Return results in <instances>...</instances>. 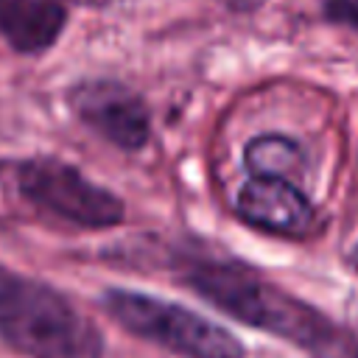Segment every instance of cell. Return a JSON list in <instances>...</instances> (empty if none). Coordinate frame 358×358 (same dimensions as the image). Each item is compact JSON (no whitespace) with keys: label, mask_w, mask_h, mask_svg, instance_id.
Wrapping results in <instances>:
<instances>
[{"label":"cell","mask_w":358,"mask_h":358,"mask_svg":"<svg viewBox=\"0 0 358 358\" xmlns=\"http://www.w3.org/2000/svg\"><path fill=\"white\" fill-rule=\"evenodd\" d=\"M182 282L227 316L271 333L310 358H358V333L241 260L193 257L182 266Z\"/></svg>","instance_id":"6da1fadb"},{"label":"cell","mask_w":358,"mask_h":358,"mask_svg":"<svg viewBox=\"0 0 358 358\" xmlns=\"http://www.w3.org/2000/svg\"><path fill=\"white\" fill-rule=\"evenodd\" d=\"M350 266L358 271V243H355V246H352V252H350Z\"/></svg>","instance_id":"7c38bea8"},{"label":"cell","mask_w":358,"mask_h":358,"mask_svg":"<svg viewBox=\"0 0 358 358\" xmlns=\"http://www.w3.org/2000/svg\"><path fill=\"white\" fill-rule=\"evenodd\" d=\"M235 213L243 224L282 238H302L316 224L310 199L291 179L249 176L235 196Z\"/></svg>","instance_id":"8992f818"},{"label":"cell","mask_w":358,"mask_h":358,"mask_svg":"<svg viewBox=\"0 0 358 358\" xmlns=\"http://www.w3.org/2000/svg\"><path fill=\"white\" fill-rule=\"evenodd\" d=\"M103 313L126 333L173 352L179 358H243V341L213 319L162 299L157 294L131 288H106L101 294Z\"/></svg>","instance_id":"3957f363"},{"label":"cell","mask_w":358,"mask_h":358,"mask_svg":"<svg viewBox=\"0 0 358 358\" xmlns=\"http://www.w3.org/2000/svg\"><path fill=\"white\" fill-rule=\"evenodd\" d=\"M322 11L330 22L358 31V0H324Z\"/></svg>","instance_id":"9c48e42d"},{"label":"cell","mask_w":358,"mask_h":358,"mask_svg":"<svg viewBox=\"0 0 358 358\" xmlns=\"http://www.w3.org/2000/svg\"><path fill=\"white\" fill-rule=\"evenodd\" d=\"M67 106L120 151H140L151 137V112L140 92L117 78H84L67 90Z\"/></svg>","instance_id":"5b68a950"},{"label":"cell","mask_w":358,"mask_h":358,"mask_svg":"<svg viewBox=\"0 0 358 358\" xmlns=\"http://www.w3.org/2000/svg\"><path fill=\"white\" fill-rule=\"evenodd\" d=\"M302 148L282 134H260L246 143L243 165L249 176H268V179H291L302 171Z\"/></svg>","instance_id":"ba28073f"},{"label":"cell","mask_w":358,"mask_h":358,"mask_svg":"<svg viewBox=\"0 0 358 358\" xmlns=\"http://www.w3.org/2000/svg\"><path fill=\"white\" fill-rule=\"evenodd\" d=\"M14 282H17V274H14V271H8V268L0 263V299L8 294V288H11Z\"/></svg>","instance_id":"8fae6325"},{"label":"cell","mask_w":358,"mask_h":358,"mask_svg":"<svg viewBox=\"0 0 358 358\" xmlns=\"http://www.w3.org/2000/svg\"><path fill=\"white\" fill-rule=\"evenodd\" d=\"M227 8H232V11H255V8H260L266 0H221Z\"/></svg>","instance_id":"30bf717a"},{"label":"cell","mask_w":358,"mask_h":358,"mask_svg":"<svg viewBox=\"0 0 358 358\" xmlns=\"http://www.w3.org/2000/svg\"><path fill=\"white\" fill-rule=\"evenodd\" d=\"M17 190L45 215L78 229H109L126 218V204L117 193L101 187L76 165L56 157L17 162Z\"/></svg>","instance_id":"277c9868"},{"label":"cell","mask_w":358,"mask_h":358,"mask_svg":"<svg viewBox=\"0 0 358 358\" xmlns=\"http://www.w3.org/2000/svg\"><path fill=\"white\" fill-rule=\"evenodd\" d=\"M3 168H6V162H0V171H3Z\"/></svg>","instance_id":"4fadbf2b"},{"label":"cell","mask_w":358,"mask_h":358,"mask_svg":"<svg viewBox=\"0 0 358 358\" xmlns=\"http://www.w3.org/2000/svg\"><path fill=\"white\" fill-rule=\"evenodd\" d=\"M67 25L62 0H0V36L17 53L48 50Z\"/></svg>","instance_id":"52a82bcc"},{"label":"cell","mask_w":358,"mask_h":358,"mask_svg":"<svg viewBox=\"0 0 358 358\" xmlns=\"http://www.w3.org/2000/svg\"><path fill=\"white\" fill-rule=\"evenodd\" d=\"M0 341L25 358H103V333L59 288L17 277L0 299Z\"/></svg>","instance_id":"7a4b0ae2"}]
</instances>
